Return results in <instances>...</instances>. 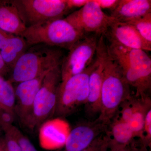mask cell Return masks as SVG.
Listing matches in <instances>:
<instances>
[{
  "label": "cell",
  "mask_w": 151,
  "mask_h": 151,
  "mask_svg": "<svg viewBox=\"0 0 151 151\" xmlns=\"http://www.w3.org/2000/svg\"><path fill=\"white\" fill-rule=\"evenodd\" d=\"M109 145V137L106 132L97 137L89 146L81 151H108Z\"/></svg>",
  "instance_id": "24"
},
{
  "label": "cell",
  "mask_w": 151,
  "mask_h": 151,
  "mask_svg": "<svg viewBox=\"0 0 151 151\" xmlns=\"http://www.w3.org/2000/svg\"><path fill=\"white\" fill-rule=\"evenodd\" d=\"M60 66L55 68L46 74L36 96L26 126L31 131L39 129L44 122L54 116L58 89L61 81Z\"/></svg>",
  "instance_id": "5"
},
{
  "label": "cell",
  "mask_w": 151,
  "mask_h": 151,
  "mask_svg": "<svg viewBox=\"0 0 151 151\" xmlns=\"http://www.w3.org/2000/svg\"><path fill=\"white\" fill-rule=\"evenodd\" d=\"M15 105L14 87L9 79L0 76V108L15 114Z\"/></svg>",
  "instance_id": "20"
},
{
  "label": "cell",
  "mask_w": 151,
  "mask_h": 151,
  "mask_svg": "<svg viewBox=\"0 0 151 151\" xmlns=\"http://www.w3.org/2000/svg\"><path fill=\"white\" fill-rule=\"evenodd\" d=\"M135 151H142L140 148L139 147H138L137 145H136V149H135Z\"/></svg>",
  "instance_id": "30"
},
{
  "label": "cell",
  "mask_w": 151,
  "mask_h": 151,
  "mask_svg": "<svg viewBox=\"0 0 151 151\" xmlns=\"http://www.w3.org/2000/svg\"><path fill=\"white\" fill-rule=\"evenodd\" d=\"M151 108L150 96L142 98L132 95L122 103L116 115L129 124L135 138L140 141L142 137L146 114Z\"/></svg>",
  "instance_id": "10"
},
{
  "label": "cell",
  "mask_w": 151,
  "mask_h": 151,
  "mask_svg": "<svg viewBox=\"0 0 151 151\" xmlns=\"http://www.w3.org/2000/svg\"><path fill=\"white\" fill-rule=\"evenodd\" d=\"M108 128V125L96 119L78 124L70 130L65 144L57 151H82Z\"/></svg>",
  "instance_id": "12"
},
{
  "label": "cell",
  "mask_w": 151,
  "mask_h": 151,
  "mask_svg": "<svg viewBox=\"0 0 151 151\" xmlns=\"http://www.w3.org/2000/svg\"><path fill=\"white\" fill-rule=\"evenodd\" d=\"M26 27L63 19L68 12L66 0H14Z\"/></svg>",
  "instance_id": "6"
},
{
  "label": "cell",
  "mask_w": 151,
  "mask_h": 151,
  "mask_svg": "<svg viewBox=\"0 0 151 151\" xmlns=\"http://www.w3.org/2000/svg\"><path fill=\"white\" fill-rule=\"evenodd\" d=\"M40 145L46 150H58L65 144L69 132L62 119L55 118L44 122L39 129Z\"/></svg>",
  "instance_id": "14"
},
{
  "label": "cell",
  "mask_w": 151,
  "mask_h": 151,
  "mask_svg": "<svg viewBox=\"0 0 151 151\" xmlns=\"http://www.w3.org/2000/svg\"><path fill=\"white\" fill-rule=\"evenodd\" d=\"M6 132H9L13 136L22 151H38L29 139L15 126L13 125Z\"/></svg>",
  "instance_id": "22"
},
{
  "label": "cell",
  "mask_w": 151,
  "mask_h": 151,
  "mask_svg": "<svg viewBox=\"0 0 151 151\" xmlns=\"http://www.w3.org/2000/svg\"><path fill=\"white\" fill-rule=\"evenodd\" d=\"M85 35L63 18L27 27L20 36L30 47L42 44L68 50Z\"/></svg>",
  "instance_id": "3"
},
{
  "label": "cell",
  "mask_w": 151,
  "mask_h": 151,
  "mask_svg": "<svg viewBox=\"0 0 151 151\" xmlns=\"http://www.w3.org/2000/svg\"><path fill=\"white\" fill-rule=\"evenodd\" d=\"M131 95V86L108 48L101 87V108L96 119L108 125L122 103Z\"/></svg>",
  "instance_id": "1"
},
{
  "label": "cell",
  "mask_w": 151,
  "mask_h": 151,
  "mask_svg": "<svg viewBox=\"0 0 151 151\" xmlns=\"http://www.w3.org/2000/svg\"><path fill=\"white\" fill-rule=\"evenodd\" d=\"M13 35L8 33L0 28V50L5 44L7 40Z\"/></svg>",
  "instance_id": "29"
},
{
  "label": "cell",
  "mask_w": 151,
  "mask_h": 151,
  "mask_svg": "<svg viewBox=\"0 0 151 151\" xmlns=\"http://www.w3.org/2000/svg\"><path fill=\"white\" fill-rule=\"evenodd\" d=\"M126 22L133 26L143 38L151 44V13Z\"/></svg>",
  "instance_id": "21"
},
{
  "label": "cell",
  "mask_w": 151,
  "mask_h": 151,
  "mask_svg": "<svg viewBox=\"0 0 151 151\" xmlns=\"http://www.w3.org/2000/svg\"><path fill=\"white\" fill-rule=\"evenodd\" d=\"M89 0H66L68 10L75 8H81L89 2Z\"/></svg>",
  "instance_id": "27"
},
{
  "label": "cell",
  "mask_w": 151,
  "mask_h": 151,
  "mask_svg": "<svg viewBox=\"0 0 151 151\" xmlns=\"http://www.w3.org/2000/svg\"><path fill=\"white\" fill-rule=\"evenodd\" d=\"M4 144L6 151H22L16 141L9 132L5 133Z\"/></svg>",
  "instance_id": "25"
},
{
  "label": "cell",
  "mask_w": 151,
  "mask_h": 151,
  "mask_svg": "<svg viewBox=\"0 0 151 151\" xmlns=\"http://www.w3.org/2000/svg\"><path fill=\"white\" fill-rule=\"evenodd\" d=\"M151 13L150 0H119L111 16L116 21L126 22Z\"/></svg>",
  "instance_id": "18"
},
{
  "label": "cell",
  "mask_w": 151,
  "mask_h": 151,
  "mask_svg": "<svg viewBox=\"0 0 151 151\" xmlns=\"http://www.w3.org/2000/svg\"><path fill=\"white\" fill-rule=\"evenodd\" d=\"M49 72L44 73L33 79L18 83L14 88L15 114L20 122L25 127H26L32 113L36 96L44 78Z\"/></svg>",
  "instance_id": "11"
},
{
  "label": "cell",
  "mask_w": 151,
  "mask_h": 151,
  "mask_svg": "<svg viewBox=\"0 0 151 151\" xmlns=\"http://www.w3.org/2000/svg\"><path fill=\"white\" fill-rule=\"evenodd\" d=\"M104 36L111 44L127 48L151 51V44L143 38L133 26L127 22L115 20Z\"/></svg>",
  "instance_id": "13"
},
{
  "label": "cell",
  "mask_w": 151,
  "mask_h": 151,
  "mask_svg": "<svg viewBox=\"0 0 151 151\" xmlns=\"http://www.w3.org/2000/svg\"><path fill=\"white\" fill-rule=\"evenodd\" d=\"M94 65V58L83 72L61 81L58 89L55 118L67 117L86 104L89 94V76Z\"/></svg>",
  "instance_id": "4"
},
{
  "label": "cell",
  "mask_w": 151,
  "mask_h": 151,
  "mask_svg": "<svg viewBox=\"0 0 151 151\" xmlns=\"http://www.w3.org/2000/svg\"><path fill=\"white\" fill-rule=\"evenodd\" d=\"M101 9L113 11L118 5L119 0H94Z\"/></svg>",
  "instance_id": "26"
},
{
  "label": "cell",
  "mask_w": 151,
  "mask_h": 151,
  "mask_svg": "<svg viewBox=\"0 0 151 151\" xmlns=\"http://www.w3.org/2000/svg\"><path fill=\"white\" fill-rule=\"evenodd\" d=\"M116 45L119 47L128 60L139 78L144 92L148 95L147 92L151 88L150 58L145 50Z\"/></svg>",
  "instance_id": "15"
},
{
  "label": "cell",
  "mask_w": 151,
  "mask_h": 151,
  "mask_svg": "<svg viewBox=\"0 0 151 151\" xmlns=\"http://www.w3.org/2000/svg\"><path fill=\"white\" fill-rule=\"evenodd\" d=\"M0 28L17 36H20L26 29L14 0H0Z\"/></svg>",
  "instance_id": "17"
},
{
  "label": "cell",
  "mask_w": 151,
  "mask_h": 151,
  "mask_svg": "<svg viewBox=\"0 0 151 151\" xmlns=\"http://www.w3.org/2000/svg\"><path fill=\"white\" fill-rule=\"evenodd\" d=\"M108 51L104 35L98 40L97 52L94 58V67L89 78V94L85 106V111L89 117L99 115L101 108V92L105 57Z\"/></svg>",
  "instance_id": "9"
},
{
  "label": "cell",
  "mask_w": 151,
  "mask_h": 151,
  "mask_svg": "<svg viewBox=\"0 0 151 151\" xmlns=\"http://www.w3.org/2000/svg\"><path fill=\"white\" fill-rule=\"evenodd\" d=\"M10 69L4 62L0 53V76L5 77L6 76L10 73Z\"/></svg>",
  "instance_id": "28"
},
{
  "label": "cell",
  "mask_w": 151,
  "mask_h": 151,
  "mask_svg": "<svg viewBox=\"0 0 151 151\" xmlns=\"http://www.w3.org/2000/svg\"><path fill=\"white\" fill-rule=\"evenodd\" d=\"M30 46L23 37L12 35L0 50L4 62L10 70Z\"/></svg>",
  "instance_id": "19"
},
{
  "label": "cell",
  "mask_w": 151,
  "mask_h": 151,
  "mask_svg": "<svg viewBox=\"0 0 151 151\" xmlns=\"http://www.w3.org/2000/svg\"><path fill=\"white\" fill-rule=\"evenodd\" d=\"M106 132L109 137L110 150H123L135 140L134 135L129 124L117 115L108 124Z\"/></svg>",
  "instance_id": "16"
},
{
  "label": "cell",
  "mask_w": 151,
  "mask_h": 151,
  "mask_svg": "<svg viewBox=\"0 0 151 151\" xmlns=\"http://www.w3.org/2000/svg\"><path fill=\"white\" fill-rule=\"evenodd\" d=\"M65 19L84 34H95L99 36L104 35L115 20L105 13L94 0H89L84 6L71 13Z\"/></svg>",
  "instance_id": "8"
},
{
  "label": "cell",
  "mask_w": 151,
  "mask_h": 151,
  "mask_svg": "<svg viewBox=\"0 0 151 151\" xmlns=\"http://www.w3.org/2000/svg\"><path fill=\"white\" fill-rule=\"evenodd\" d=\"M100 36L86 35L68 50L60 66L61 81L84 71L94 60Z\"/></svg>",
  "instance_id": "7"
},
{
  "label": "cell",
  "mask_w": 151,
  "mask_h": 151,
  "mask_svg": "<svg viewBox=\"0 0 151 151\" xmlns=\"http://www.w3.org/2000/svg\"><path fill=\"white\" fill-rule=\"evenodd\" d=\"M139 147L142 151H146L151 145V108L148 110L146 114L141 140L138 141Z\"/></svg>",
  "instance_id": "23"
},
{
  "label": "cell",
  "mask_w": 151,
  "mask_h": 151,
  "mask_svg": "<svg viewBox=\"0 0 151 151\" xmlns=\"http://www.w3.org/2000/svg\"><path fill=\"white\" fill-rule=\"evenodd\" d=\"M65 56L62 49L42 44L32 45L11 69L9 80L18 84L36 78L60 66Z\"/></svg>",
  "instance_id": "2"
}]
</instances>
